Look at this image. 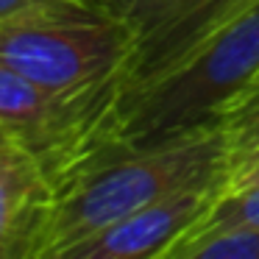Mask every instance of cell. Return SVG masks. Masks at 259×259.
Instances as JSON below:
<instances>
[{
    "mask_svg": "<svg viewBox=\"0 0 259 259\" xmlns=\"http://www.w3.org/2000/svg\"><path fill=\"white\" fill-rule=\"evenodd\" d=\"M184 259H259V226H242L190 248Z\"/></svg>",
    "mask_w": 259,
    "mask_h": 259,
    "instance_id": "obj_10",
    "label": "cell"
},
{
    "mask_svg": "<svg viewBox=\"0 0 259 259\" xmlns=\"http://www.w3.org/2000/svg\"><path fill=\"white\" fill-rule=\"evenodd\" d=\"M242 226H259V184L248 190H223L209 212L167 251L164 259H184L187 251L223 231H234Z\"/></svg>",
    "mask_w": 259,
    "mask_h": 259,
    "instance_id": "obj_7",
    "label": "cell"
},
{
    "mask_svg": "<svg viewBox=\"0 0 259 259\" xmlns=\"http://www.w3.org/2000/svg\"><path fill=\"white\" fill-rule=\"evenodd\" d=\"M259 184V148L229 167V184L226 190H248Z\"/></svg>",
    "mask_w": 259,
    "mask_h": 259,
    "instance_id": "obj_11",
    "label": "cell"
},
{
    "mask_svg": "<svg viewBox=\"0 0 259 259\" xmlns=\"http://www.w3.org/2000/svg\"><path fill=\"white\" fill-rule=\"evenodd\" d=\"M84 3L114 17L117 23L134 31L137 39H142L190 0H84Z\"/></svg>",
    "mask_w": 259,
    "mask_h": 259,
    "instance_id": "obj_9",
    "label": "cell"
},
{
    "mask_svg": "<svg viewBox=\"0 0 259 259\" xmlns=\"http://www.w3.org/2000/svg\"><path fill=\"white\" fill-rule=\"evenodd\" d=\"M137 36L84 0H48L0 20V62L56 95L117 92Z\"/></svg>",
    "mask_w": 259,
    "mask_h": 259,
    "instance_id": "obj_3",
    "label": "cell"
},
{
    "mask_svg": "<svg viewBox=\"0 0 259 259\" xmlns=\"http://www.w3.org/2000/svg\"><path fill=\"white\" fill-rule=\"evenodd\" d=\"M53 187L25 151L0 159V259H39Z\"/></svg>",
    "mask_w": 259,
    "mask_h": 259,
    "instance_id": "obj_6",
    "label": "cell"
},
{
    "mask_svg": "<svg viewBox=\"0 0 259 259\" xmlns=\"http://www.w3.org/2000/svg\"><path fill=\"white\" fill-rule=\"evenodd\" d=\"M229 181L220 125L151 148L101 142L53 192L39 259H62L78 240L192 184Z\"/></svg>",
    "mask_w": 259,
    "mask_h": 259,
    "instance_id": "obj_1",
    "label": "cell"
},
{
    "mask_svg": "<svg viewBox=\"0 0 259 259\" xmlns=\"http://www.w3.org/2000/svg\"><path fill=\"white\" fill-rule=\"evenodd\" d=\"M17 151H23V148L14 142V137L9 134L3 125H0V159H6V156H12V153H17Z\"/></svg>",
    "mask_w": 259,
    "mask_h": 259,
    "instance_id": "obj_13",
    "label": "cell"
},
{
    "mask_svg": "<svg viewBox=\"0 0 259 259\" xmlns=\"http://www.w3.org/2000/svg\"><path fill=\"white\" fill-rule=\"evenodd\" d=\"M229 181L192 184L109 223L106 229L78 240L62 259H145L167 251L209 212Z\"/></svg>",
    "mask_w": 259,
    "mask_h": 259,
    "instance_id": "obj_5",
    "label": "cell"
},
{
    "mask_svg": "<svg viewBox=\"0 0 259 259\" xmlns=\"http://www.w3.org/2000/svg\"><path fill=\"white\" fill-rule=\"evenodd\" d=\"M114 95H56L0 62V125L39 164L53 192L92 151Z\"/></svg>",
    "mask_w": 259,
    "mask_h": 259,
    "instance_id": "obj_4",
    "label": "cell"
},
{
    "mask_svg": "<svg viewBox=\"0 0 259 259\" xmlns=\"http://www.w3.org/2000/svg\"><path fill=\"white\" fill-rule=\"evenodd\" d=\"M39 3H48V0H0V20L12 17V14L23 12L28 6H39Z\"/></svg>",
    "mask_w": 259,
    "mask_h": 259,
    "instance_id": "obj_12",
    "label": "cell"
},
{
    "mask_svg": "<svg viewBox=\"0 0 259 259\" xmlns=\"http://www.w3.org/2000/svg\"><path fill=\"white\" fill-rule=\"evenodd\" d=\"M256 73L259 3L206 36L162 75L120 90L98 125L95 145L151 148L218 125L223 103Z\"/></svg>",
    "mask_w": 259,
    "mask_h": 259,
    "instance_id": "obj_2",
    "label": "cell"
},
{
    "mask_svg": "<svg viewBox=\"0 0 259 259\" xmlns=\"http://www.w3.org/2000/svg\"><path fill=\"white\" fill-rule=\"evenodd\" d=\"M218 125L226 140L229 167L259 148V73L223 103L218 112Z\"/></svg>",
    "mask_w": 259,
    "mask_h": 259,
    "instance_id": "obj_8",
    "label": "cell"
}]
</instances>
